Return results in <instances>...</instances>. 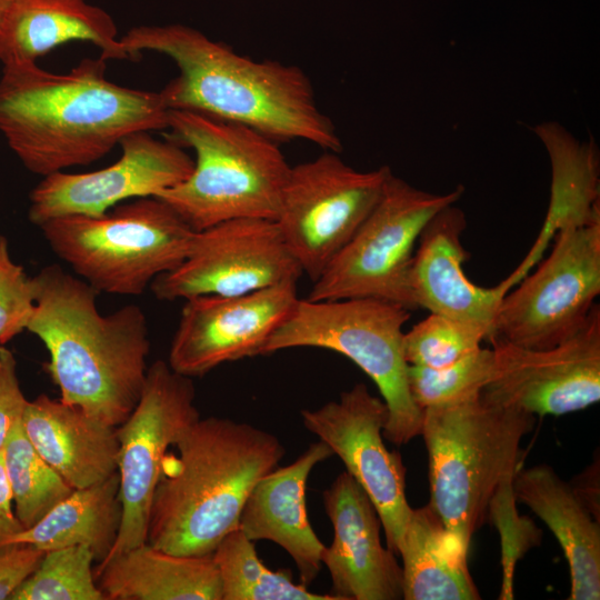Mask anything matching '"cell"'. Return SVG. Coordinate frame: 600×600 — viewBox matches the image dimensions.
Here are the masks:
<instances>
[{
	"instance_id": "obj_1",
	"label": "cell",
	"mask_w": 600,
	"mask_h": 600,
	"mask_svg": "<svg viewBox=\"0 0 600 600\" xmlns=\"http://www.w3.org/2000/svg\"><path fill=\"white\" fill-rule=\"evenodd\" d=\"M106 62L83 58L68 73L37 62L2 66L0 132L30 172L46 177L87 166L130 133L167 130L160 92L109 81Z\"/></svg>"
},
{
	"instance_id": "obj_2",
	"label": "cell",
	"mask_w": 600,
	"mask_h": 600,
	"mask_svg": "<svg viewBox=\"0 0 600 600\" xmlns=\"http://www.w3.org/2000/svg\"><path fill=\"white\" fill-rule=\"evenodd\" d=\"M120 42L131 60L154 51L176 62L179 74L159 91L169 110L241 123L279 143L306 140L324 150H342L334 124L297 66L256 61L180 23L134 27Z\"/></svg>"
},
{
	"instance_id": "obj_3",
	"label": "cell",
	"mask_w": 600,
	"mask_h": 600,
	"mask_svg": "<svg viewBox=\"0 0 600 600\" xmlns=\"http://www.w3.org/2000/svg\"><path fill=\"white\" fill-rule=\"evenodd\" d=\"M32 278L34 308L27 330L46 346V369L60 400L117 428L138 403L147 377L149 328L140 307L102 316L99 294L58 264Z\"/></svg>"
},
{
	"instance_id": "obj_4",
	"label": "cell",
	"mask_w": 600,
	"mask_h": 600,
	"mask_svg": "<svg viewBox=\"0 0 600 600\" xmlns=\"http://www.w3.org/2000/svg\"><path fill=\"white\" fill-rule=\"evenodd\" d=\"M167 451L153 493L147 542L181 556L210 554L238 528L257 481L286 450L272 433L229 418H199Z\"/></svg>"
},
{
	"instance_id": "obj_5",
	"label": "cell",
	"mask_w": 600,
	"mask_h": 600,
	"mask_svg": "<svg viewBox=\"0 0 600 600\" xmlns=\"http://www.w3.org/2000/svg\"><path fill=\"white\" fill-rule=\"evenodd\" d=\"M534 416L486 401L481 393L458 403L423 409L429 504L468 551L488 518L498 490L521 468V441Z\"/></svg>"
},
{
	"instance_id": "obj_6",
	"label": "cell",
	"mask_w": 600,
	"mask_h": 600,
	"mask_svg": "<svg viewBox=\"0 0 600 600\" xmlns=\"http://www.w3.org/2000/svg\"><path fill=\"white\" fill-rule=\"evenodd\" d=\"M167 139L194 151L192 172L157 198L194 231L238 218L277 220L291 166L279 142L248 126L168 111Z\"/></svg>"
},
{
	"instance_id": "obj_7",
	"label": "cell",
	"mask_w": 600,
	"mask_h": 600,
	"mask_svg": "<svg viewBox=\"0 0 600 600\" xmlns=\"http://www.w3.org/2000/svg\"><path fill=\"white\" fill-rule=\"evenodd\" d=\"M50 249L96 291L139 296L187 257L194 230L163 200L136 198L101 216L39 226Z\"/></svg>"
},
{
	"instance_id": "obj_8",
	"label": "cell",
	"mask_w": 600,
	"mask_h": 600,
	"mask_svg": "<svg viewBox=\"0 0 600 600\" xmlns=\"http://www.w3.org/2000/svg\"><path fill=\"white\" fill-rule=\"evenodd\" d=\"M409 318L408 309L377 299H298L261 356L310 347L347 357L376 383L388 408L383 437L403 446L420 436L423 417L408 383L403 326Z\"/></svg>"
},
{
	"instance_id": "obj_9",
	"label": "cell",
	"mask_w": 600,
	"mask_h": 600,
	"mask_svg": "<svg viewBox=\"0 0 600 600\" xmlns=\"http://www.w3.org/2000/svg\"><path fill=\"white\" fill-rule=\"evenodd\" d=\"M463 192L461 184L446 193L429 192L391 172L379 201L313 281L307 299L369 298L416 310L410 288L414 246L429 220Z\"/></svg>"
},
{
	"instance_id": "obj_10",
	"label": "cell",
	"mask_w": 600,
	"mask_h": 600,
	"mask_svg": "<svg viewBox=\"0 0 600 600\" xmlns=\"http://www.w3.org/2000/svg\"><path fill=\"white\" fill-rule=\"evenodd\" d=\"M551 253L508 291L491 338L547 349L573 336L600 293V221L559 231Z\"/></svg>"
},
{
	"instance_id": "obj_11",
	"label": "cell",
	"mask_w": 600,
	"mask_h": 600,
	"mask_svg": "<svg viewBox=\"0 0 600 600\" xmlns=\"http://www.w3.org/2000/svg\"><path fill=\"white\" fill-rule=\"evenodd\" d=\"M391 172L356 170L329 150L291 167L276 221L312 282L374 208Z\"/></svg>"
},
{
	"instance_id": "obj_12",
	"label": "cell",
	"mask_w": 600,
	"mask_h": 600,
	"mask_svg": "<svg viewBox=\"0 0 600 600\" xmlns=\"http://www.w3.org/2000/svg\"><path fill=\"white\" fill-rule=\"evenodd\" d=\"M194 399L191 378L173 371L162 360L148 367L138 403L116 428L121 522L101 562L147 542L161 463L180 434L200 418Z\"/></svg>"
},
{
	"instance_id": "obj_13",
	"label": "cell",
	"mask_w": 600,
	"mask_h": 600,
	"mask_svg": "<svg viewBox=\"0 0 600 600\" xmlns=\"http://www.w3.org/2000/svg\"><path fill=\"white\" fill-rule=\"evenodd\" d=\"M302 274L276 220L238 218L196 231L183 261L150 289L164 301L239 296L297 283Z\"/></svg>"
},
{
	"instance_id": "obj_14",
	"label": "cell",
	"mask_w": 600,
	"mask_h": 600,
	"mask_svg": "<svg viewBox=\"0 0 600 600\" xmlns=\"http://www.w3.org/2000/svg\"><path fill=\"white\" fill-rule=\"evenodd\" d=\"M492 342L493 367L481 391L491 403L529 414L561 416L600 400V309L584 324L547 349H530L499 338Z\"/></svg>"
},
{
	"instance_id": "obj_15",
	"label": "cell",
	"mask_w": 600,
	"mask_h": 600,
	"mask_svg": "<svg viewBox=\"0 0 600 600\" xmlns=\"http://www.w3.org/2000/svg\"><path fill=\"white\" fill-rule=\"evenodd\" d=\"M307 430L338 456L346 471L373 503L387 547L399 554L412 508L406 496V468L401 454L383 442L388 420L384 401L363 383L343 391L338 401L301 411Z\"/></svg>"
},
{
	"instance_id": "obj_16",
	"label": "cell",
	"mask_w": 600,
	"mask_h": 600,
	"mask_svg": "<svg viewBox=\"0 0 600 600\" xmlns=\"http://www.w3.org/2000/svg\"><path fill=\"white\" fill-rule=\"evenodd\" d=\"M122 153L111 166L84 173L54 172L29 194L28 218L40 226L63 216H101L126 200L156 197L184 181L194 160L183 147L137 131L119 143Z\"/></svg>"
},
{
	"instance_id": "obj_17",
	"label": "cell",
	"mask_w": 600,
	"mask_h": 600,
	"mask_svg": "<svg viewBox=\"0 0 600 600\" xmlns=\"http://www.w3.org/2000/svg\"><path fill=\"white\" fill-rule=\"evenodd\" d=\"M298 299L297 283H284L239 296L184 300L168 364L193 378L226 362L261 356Z\"/></svg>"
},
{
	"instance_id": "obj_18",
	"label": "cell",
	"mask_w": 600,
	"mask_h": 600,
	"mask_svg": "<svg viewBox=\"0 0 600 600\" xmlns=\"http://www.w3.org/2000/svg\"><path fill=\"white\" fill-rule=\"evenodd\" d=\"M333 540L321 561L339 600L403 599L402 568L380 539L379 514L360 484L341 472L323 491Z\"/></svg>"
},
{
	"instance_id": "obj_19",
	"label": "cell",
	"mask_w": 600,
	"mask_h": 600,
	"mask_svg": "<svg viewBox=\"0 0 600 600\" xmlns=\"http://www.w3.org/2000/svg\"><path fill=\"white\" fill-rule=\"evenodd\" d=\"M466 226L464 212L454 204L429 220L412 258L411 293L417 309L478 326L487 331L489 339L507 290L501 283L479 287L467 278L463 263L470 254L461 241Z\"/></svg>"
},
{
	"instance_id": "obj_20",
	"label": "cell",
	"mask_w": 600,
	"mask_h": 600,
	"mask_svg": "<svg viewBox=\"0 0 600 600\" xmlns=\"http://www.w3.org/2000/svg\"><path fill=\"white\" fill-rule=\"evenodd\" d=\"M332 454L319 440L291 464L266 473L251 489L238 522L249 540H270L283 548L293 559L306 587L318 577L326 548L308 519L307 480L313 467Z\"/></svg>"
},
{
	"instance_id": "obj_21",
	"label": "cell",
	"mask_w": 600,
	"mask_h": 600,
	"mask_svg": "<svg viewBox=\"0 0 600 600\" xmlns=\"http://www.w3.org/2000/svg\"><path fill=\"white\" fill-rule=\"evenodd\" d=\"M112 17L87 0H11L0 18V63L37 62L70 41H88L104 60H131Z\"/></svg>"
},
{
	"instance_id": "obj_22",
	"label": "cell",
	"mask_w": 600,
	"mask_h": 600,
	"mask_svg": "<svg viewBox=\"0 0 600 600\" xmlns=\"http://www.w3.org/2000/svg\"><path fill=\"white\" fill-rule=\"evenodd\" d=\"M551 163L550 203L542 228L531 249L507 279L509 291L536 266L554 236L570 227L600 221V162L597 144L579 141L563 126L546 121L533 128Z\"/></svg>"
},
{
	"instance_id": "obj_23",
	"label": "cell",
	"mask_w": 600,
	"mask_h": 600,
	"mask_svg": "<svg viewBox=\"0 0 600 600\" xmlns=\"http://www.w3.org/2000/svg\"><path fill=\"white\" fill-rule=\"evenodd\" d=\"M22 428L39 454L72 489L89 487L117 471L116 428L60 398L40 394L28 401Z\"/></svg>"
},
{
	"instance_id": "obj_24",
	"label": "cell",
	"mask_w": 600,
	"mask_h": 600,
	"mask_svg": "<svg viewBox=\"0 0 600 600\" xmlns=\"http://www.w3.org/2000/svg\"><path fill=\"white\" fill-rule=\"evenodd\" d=\"M517 501L553 532L568 561L570 600L600 599V526L571 483L547 464L520 468L512 480Z\"/></svg>"
},
{
	"instance_id": "obj_25",
	"label": "cell",
	"mask_w": 600,
	"mask_h": 600,
	"mask_svg": "<svg viewBox=\"0 0 600 600\" xmlns=\"http://www.w3.org/2000/svg\"><path fill=\"white\" fill-rule=\"evenodd\" d=\"M107 600H222L212 553L181 556L144 542L94 569Z\"/></svg>"
},
{
	"instance_id": "obj_26",
	"label": "cell",
	"mask_w": 600,
	"mask_h": 600,
	"mask_svg": "<svg viewBox=\"0 0 600 600\" xmlns=\"http://www.w3.org/2000/svg\"><path fill=\"white\" fill-rule=\"evenodd\" d=\"M467 550L428 503L412 509L399 554L404 600H478Z\"/></svg>"
},
{
	"instance_id": "obj_27",
	"label": "cell",
	"mask_w": 600,
	"mask_h": 600,
	"mask_svg": "<svg viewBox=\"0 0 600 600\" xmlns=\"http://www.w3.org/2000/svg\"><path fill=\"white\" fill-rule=\"evenodd\" d=\"M119 474L89 487L73 489L37 523L9 538L6 543H28L43 551L89 547L101 562L112 548L121 522ZM1 546V544H0Z\"/></svg>"
},
{
	"instance_id": "obj_28",
	"label": "cell",
	"mask_w": 600,
	"mask_h": 600,
	"mask_svg": "<svg viewBox=\"0 0 600 600\" xmlns=\"http://www.w3.org/2000/svg\"><path fill=\"white\" fill-rule=\"evenodd\" d=\"M212 557L220 574L222 600H339L294 583L288 569L273 571L266 567L254 542L239 528L220 541Z\"/></svg>"
},
{
	"instance_id": "obj_29",
	"label": "cell",
	"mask_w": 600,
	"mask_h": 600,
	"mask_svg": "<svg viewBox=\"0 0 600 600\" xmlns=\"http://www.w3.org/2000/svg\"><path fill=\"white\" fill-rule=\"evenodd\" d=\"M14 512L23 528L32 527L73 490L39 454L22 428H14L2 450Z\"/></svg>"
},
{
	"instance_id": "obj_30",
	"label": "cell",
	"mask_w": 600,
	"mask_h": 600,
	"mask_svg": "<svg viewBox=\"0 0 600 600\" xmlns=\"http://www.w3.org/2000/svg\"><path fill=\"white\" fill-rule=\"evenodd\" d=\"M93 561L87 546L47 551L10 600H107L96 583Z\"/></svg>"
},
{
	"instance_id": "obj_31",
	"label": "cell",
	"mask_w": 600,
	"mask_h": 600,
	"mask_svg": "<svg viewBox=\"0 0 600 600\" xmlns=\"http://www.w3.org/2000/svg\"><path fill=\"white\" fill-rule=\"evenodd\" d=\"M492 367V349L481 347L442 368L409 364L410 393L422 410L466 401L481 393Z\"/></svg>"
},
{
	"instance_id": "obj_32",
	"label": "cell",
	"mask_w": 600,
	"mask_h": 600,
	"mask_svg": "<svg viewBox=\"0 0 600 600\" xmlns=\"http://www.w3.org/2000/svg\"><path fill=\"white\" fill-rule=\"evenodd\" d=\"M488 333L482 328L430 313L403 334V351L409 364L442 368L480 348Z\"/></svg>"
},
{
	"instance_id": "obj_33",
	"label": "cell",
	"mask_w": 600,
	"mask_h": 600,
	"mask_svg": "<svg viewBox=\"0 0 600 600\" xmlns=\"http://www.w3.org/2000/svg\"><path fill=\"white\" fill-rule=\"evenodd\" d=\"M33 308L32 278L11 259L8 240L0 234V346L27 329Z\"/></svg>"
},
{
	"instance_id": "obj_34",
	"label": "cell",
	"mask_w": 600,
	"mask_h": 600,
	"mask_svg": "<svg viewBox=\"0 0 600 600\" xmlns=\"http://www.w3.org/2000/svg\"><path fill=\"white\" fill-rule=\"evenodd\" d=\"M28 401L19 384L16 358L9 349L0 346V453L22 421Z\"/></svg>"
},
{
	"instance_id": "obj_35",
	"label": "cell",
	"mask_w": 600,
	"mask_h": 600,
	"mask_svg": "<svg viewBox=\"0 0 600 600\" xmlns=\"http://www.w3.org/2000/svg\"><path fill=\"white\" fill-rule=\"evenodd\" d=\"M44 553L46 551L28 543L0 546V600L11 598L37 569Z\"/></svg>"
},
{
	"instance_id": "obj_36",
	"label": "cell",
	"mask_w": 600,
	"mask_h": 600,
	"mask_svg": "<svg viewBox=\"0 0 600 600\" xmlns=\"http://www.w3.org/2000/svg\"><path fill=\"white\" fill-rule=\"evenodd\" d=\"M13 498L10 483L7 477L2 452L0 453V544L9 538L23 530L13 511Z\"/></svg>"
},
{
	"instance_id": "obj_37",
	"label": "cell",
	"mask_w": 600,
	"mask_h": 600,
	"mask_svg": "<svg viewBox=\"0 0 600 600\" xmlns=\"http://www.w3.org/2000/svg\"><path fill=\"white\" fill-rule=\"evenodd\" d=\"M11 0H0V18L2 17L3 12L8 8Z\"/></svg>"
}]
</instances>
